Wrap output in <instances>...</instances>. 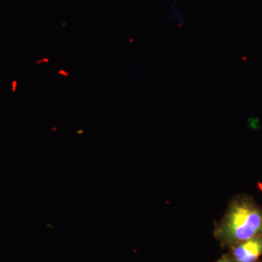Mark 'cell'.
I'll list each match as a JSON object with an SVG mask.
<instances>
[{
    "mask_svg": "<svg viewBox=\"0 0 262 262\" xmlns=\"http://www.w3.org/2000/svg\"><path fill=\"white\" fill-rule=\"evenodd\" d=\"M214 234L222 246L228 248L262 235V207L247 196L234 198Z\"/></svg>",
    "mask_w": 262,
    "mask_h": 262,
    "instance_id": "obj_1",
    "label": "cell"
},
{
    "mask_svg": "<svg viewBox=\"0 0 262 262\" xmlns=\"http://www.w3.org/2000/svg\"><path fill=\"white\" fill-rule=\"evenodd\" d=\"M233 262H258L262 256V235L247 239L229 248Z\"/></svg>",
    "mask_w": 262,
    "mask_h": 262,
    "instance_id": "obj_2",
    "label": "cell"
},
{
    "mask_svg": "<svg viewBox=\"0 0 262 262\" xmlns=\"http://www.w3.org/2000/svg\"><path fill=\"white\" fill-rule=\"evenodd\" d=\"M170 18H171L173 21L177 22V23L180 26H183L185 24V20H184V18H183L182 14L179 13V10H177V5H176V0L175 3L172 4L171 15H170Z\"/></svg>",
    "mask_w": 262,
    "mask_h": 262,
    "instance_id": "obj_3",
    "label": "cell"
},
{
    "mask_svg": "<svg viewBox=\"0 0 262 262\" xmlns=\"http://www.w3.org/2000/svg\"><path fill=\"white\" fill-rule=\"evenodd\" d=\"M215 262H233V261H232L231 256H229V253H227L224 254L220 259L217 260Z\"/></svg>",
    "mask_w": 262,
    "mask_h": 262,
    "instance_id": "obj_4",
    "label": "cell"
},
{
    "mask_svg": "<svg viewBox=\"0 0 262 262\" xmlns=\"http://www.w3.org/2000/svg\"><path fill=\"white\" fill-rule=\"evenodd\" d=\"M258 262H260L259 261H258Z\"/></svg>",
    "mask_w": 262,
    "mask_h": 262,
    "instance_id": "obj_5",
    "label": "cell"
}]
</instances>
